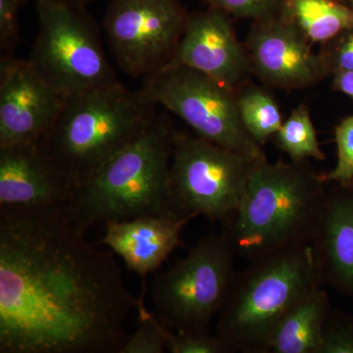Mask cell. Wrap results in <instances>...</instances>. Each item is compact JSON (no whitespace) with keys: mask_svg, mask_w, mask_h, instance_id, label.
I'll return each instance as SVG.
<instances>
[{"mask_svg":"<svg viewBox=\"0 0 353 353\" xmlns=\"http://www.w3.org/2000/svg\"><path fill=\"white\" fill-rule=\"evenodd\" d=\"M243 43L252 75L268 87L304 90L329 77L313 43L283 13L253 21Z\"/></svg>","mask_w":353,"mask_h":353,"instance_id":"cell-11","label":"cell"},{"mask_svg":"<svg viewBox=\"0 0 353 353\" xmlns=\"http://www.w3.org/2000/svg\"><path fill=\"white\" fill-rule=\"evenodd\" d=\"M64 209L0 208V353H120L138 309Z\"/></svg>","mask_w":353,"mask_h":353,"instance_id":"cell-1","label":"cell"},{"mask_svg":"<svg viewBox=\"0 0 353 353\" xmlns=\"http://www.w3.org/2000/svg\"><path fill=\"white\" fill-rule=\"evenodd\" d=\"M25 0H0V51L13 54L19 43V12Z\"/></svg>","mask_w":353,"mask_h":353,"instance_id":"cell-27","label":"cell"},{"mask_svg":"<svg viewBox=\"0 0 353 353\" xmlns=\"http://www.w3.org/2000/svg\"><path fill=\"white\" fill-rule=\"evenodd\" d=\"M347 6H350V8L353 9V0H343Z\"/></svg>","mask_w":353,"mask_h":353,"instance_id":"cell-30","label":"cell"},{"mask_svg":"<svg viewBox=\"0 0 353 353\" xmlns=\"http://www.w3.org/2000/svg\"><path fill=\"white\" fill-rule=\"evenodd\" d=\"M331 312L328 294L318 288L285 316L269 343L272 353H319L323 329Z\"/></svg>","mask_w":353,"mask_h":353,"instance_id":"cell-17","label":"cell"},{"mask_svg":"<svg viewBox=\"0 0 353 353\" xmlns=\"http://www.w3.org/2000/svg\"><path fill=\"white\" fill-rule=\"evenodd\" d=\"M283 14L313 44H324L353 27V9L341 0H285Z\"/></svg>","mask_w":353,"mask_h":353,"instance_id":"cell-18","label":"cell"},{"mask_svg":"<svg viewBox=\"0 0 353 353\" xmlns=\"http://www.w3.org/2000/svg\"><path fill=\"white\" fill-rule=\"evenodd\" d=\"M319 353H353V318L330 312L323 329Z\"/></svg>","mask_w":353,"mask_h":353,"instance_id":"cell-25","label":"cell"},{"mask_svg":"<svg viewBox=\"0 0 353 353\" xmlns=\"http://www.w3.org/2000/svg\"><path fill=\"white\" fill-rule=\"evenodd\" d=\"M226 229L206 234L187 256L155 275L152 299L158 320L173 331H210L236 271Z\"/></svg>","mask_w":353,"mask_h":353,"instance_id":"cell-7","label":"cell"},{"mask_svg":"<svg viewBox=\"0 0 353 353\" xmlns=\"http://www.w3.org/2000/svg\"><path fill=\"white\" fill-rule=\"evenodd\" d=\"M321 285L353 299V182L332 183L312 243Z\"/></svg>","mask_w":353,"mask_h":353,"instance_id":"cell-15","label":"cell"},{"mask_svg":"<svg viewBox=\"0 0 353 353\" xmlns=\"http://www.w3.org/2000/svg\"><path fill=\"white\" fill-rule=\"evenodd\" d=\"M341 1H343V0H341Z\"/></svg>","mask_w":353,"mask_h":353,"instance_id":"cell-31","label":"cell"},{"mask_svg":"<svg viewBox=\"0 0 353 353\" xmlns=\"http://www.w3.org/2000/svg\"><path fill=\"white\" fill-rule=\"evenodd\" d=\"M264 159L176 129L171 181L181 212L226 222L240 208L252 172Z\"/></svg>","mask_w":353,"mask_h":353,"instance_id":"cell-8","label":"cell"},{"mask_svg":"<svg viewBox=\"0 0 353 353\" xmlns=\"http://www.w3.org/2000/svg\"><path fill=\"white\" fill-rule=\"evenodd\" d=\"M166 350L171 353H232L233 347L210 331H174L167 329Z\"/></svg>","mask_w":353,"mask_h":353,"instance_id":"cell-22","label":"cell"},{"mask_svg":"<svg viewBox=\"0 0 353 353\" xmlns=\"http://www.w3.org/2000/svg\"><path fill=\"white\" fill-rule=\"evenodd\" d=\"M139 326L128 336L120 353H163L166 350L167 328L145 308V294H141L139 307Z\"/></svg>","mask_w":353,"mask_h":353,"instance_id":"cell-21","label":"cell"},{"mask_svg":"<svg viewBox=\"0 0 353 353\" xmlns=\"http://www.w3.org/2000/svg\"><path fill=\"white\" fill-rule=\"evenodd\" d=\"M273 139L276 148L285 153L292 161L310 159L324 161L326 159L310 111L305 104L292 111Z\"/></svg>","mask_w":353,"mask_h":353,"instance_id":"cell-20","label":"cell"},{"mask_svg":"<svg viewBox=\"0 0 353 353\" xmlns=\"http://www.w3.org/2000/svg\"><path fill=\"white\" fill-rule=\"evenodd\" d=\"M55 1L68 2V3L80 4V6H85L92 3L95 0H55Z\"/></svg>","mask_w":353,"mask_h":353,"instance_id":"cell-29","label":"cell"},{"mask_svg":"<svg viewBox=\"0 0 353 353\" xmlns=\"http://www.w3.org/2000/svg\"><path fill=\"white\" fill-rule=\"evenodd\" d=\"M208 7L219 9L238 19L257 21L280 15L285 0H203Z\"/></svg>","mask_w":353,"mask_h":353,"instance_id":"cell-23","label":"cell"},{"mask_svg":"<svg viewBox=\"0 0 353 353\" xmlns=\"http://www.w3.org/2000/svg\"><path fill=\"white\" fill-rule=\"evenodd\" d=\"M175 132L169 116L157 111L138 139L74 190L64 205L71 219L88 230L143 216H188L179 209L172 188Z\"/></svg>","mask_w":353,"mask_h":353,"instance_id":"cell-4","label":"cell"},{"mask_svg":"<svg viewBox=\"0 0 353 353\" xmlns=\"http://www.w3.org/2000/svg\"><path fill=\"white\" fill-rule=\"evenodd\" d=\"M236 105L246 131L264 148L282 126L278 102L266 88L248 81L236 90Z\"/></svg>","mask_w":353,"mask_h":353,"instance_id":"cell-19","label":"cell"},{"mask_svg":"<svg viewBox=\"0 0 353 353\" xmlns=\"http://www.w3.org/2000/svg\"><path fill=\"white\" fill-rule=\"evenodd\" d=\"M327 185L309 160L259 162L240 208L225 222L236 255L252 261L312 245L326 203Z\"/></svg>","mask_w":353,"mask_h":353,"instance_id":"cell-2","label":"cell"},{"mask_svg":"<svg viewBox=\"0 0 353 353\" xmlns=\"http://www.w3.org/2000/svg\"><path fill=\"white\" fill-rule=\"evenodd\" d=\"M338 161L333 170L323 174L327 183L353 182V115L341 120L334 129Z\"/></svg>","mask_w":353,"mask_h":353,"instance_id":"cell-24","label":"cell"},{"mask_svg":"<svg viewBox=\"0 0 353 353\" xmlns=\"http://www.w3.org/2000/svg\"><path fill=\"white\" fill-rule=\"evenodd\" d=\"M157 106L118 81L67 97L39 148L78 189L148 129Z\"/></svg>","mask_w":353,"mask_h":353,"instance_id":"cell-3","label":"cell"},{"mask_svg":"<svg viewBox=\"0 0 353 353\" xmlns=\"http://www.w3.org/2000/svg\"><path fill=\"white\" fill-rule=\"evenodd\" d=\"M320 285L312 245L252 260L234 275L218 314L216 334L236 352H269L281 322Z\"/></svg>","mask_w":353,"mask_h":353,"instance_id":"cell-5","label":"cell"},{"mask_svg":"<svg viewBox=\"0 0 353 353\" xmlns=\"http://www.w3.org/2000/svg\"><path fill=\"white\" fill-rule=\"evenodd\" d=\"M196 216H143L105 223L99 245L119 255L129 270L145 278L158 270L181 245L183 228Z\"/></svg>","mask_w":353,"mask_h":353,"instance_id":"cell-16","label":"cell"},{"mask_svg":"<svg viewBox=\"0 0 353 353\" xmlns=\"http://www.w3.org/2000/svg\"><path fill=\"white\" fill-rule=\"evenodd\" d=\"M141 88L199 138L257 159L267 158L243 126L236 92L214 79L189 67L165 66L143 79Z\"/></svg>","mask_w":353,"mask_h":353,"instance_id":"cell-9","label":"cell"},{"mask_svg":"<svg viewBox=\"0 0 353 353\" xmlns=\"http://www.w3.org/2000/svg\"><path fill=\"white\" fill-rule=\"evenodd\" d=\"M189 16L180 0H111L103 30L118 68L141 79L163 68Z\"/></svg>","mask_w":353,"mask_h":353,"instance_id":"cell-10","label":"cell"},{"mask_svg":"<svg viewBox=\"0 0 353 353\" xmlns=\"http://www.w3.org/2000/svg\"><path fill=\"white\" fill-rule=\"evenodd\" d=\"M319 53L329 77L353 72V27L322 44Z\"/></svg>","mask_w":353,"mask_h":353,"instance_id":"cell-26","label":"cell"},{"mask_svg":"<svg viewBox=\"0 0 353 353\" xmlns=\"http://www.w3.org/2000/svg\"><path fill=\"white\" fill-rule=\"evenodd\" d=\"M64 97L28 59L0 58V146L41 141L57 119Z\"/></svg>","mask_w":353,"mask_h":353,"instance_id":"cell-12","label":"cell"},{"mask_svg":"<svg viewBox=\"0 0 353 353\" xmlns=\"http://www.w3.org/2000/svg\"><path fill=\"white\" fill-rule=\"evenodd\" d=\"M332 88L347 95L353 101V72L336 74L332 77Z\"/></svg>","mask_w":353,"mask_h":353,"instance_id":"cell-28","label":"cell"},{"mask_svg":"<svg viewBox=\"0 0 353 353\" xmlns=\"http://www.w3.org/2000/svg\"><path fill=\"white\" fill-rule=\"evenodd\" d=\"M166 66L196 70L234 92L252 75L245 43L236 36L233 17L212 7L190 13L185 32Z\"/></svg>","mask_w":353,"mask_h":353,"instance_id":"cell-13","label":"cell"},{"mask_svg":"<svg viewBox=\"0 0 353 353\" xmlns=\"http://www.w3.org/2000/svg\"><path fill=\"white\" fill-rule=\"evenodd\" d=\"M39 32L30 63L64 99L117 82L87 6L37 0Z\"/></svg>","mask_w":353,"mask_h":353,"instance_id":"cell-6","label":"cell"},{"mask_svg":"<svg viewBox=\"0 0 353 353\" xmlns=\"http://www.w3.org/2000/svg\"><path fill=\"white\" fill-rule=\"evenodd\" d=\"M74 190L38 143L0 146V208H57Z\"/></svg>","mask_w":353,"mask_h":353,"instance_id":"cell-14","label":"cell"}]
</instances>
